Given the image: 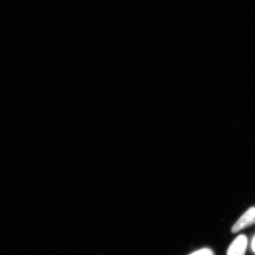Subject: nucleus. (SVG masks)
I'll return each instance as SVG.
<instances>
[{
	"label": "nucleus",
	"mask_w": 255,
	"mask_h": 255,
	"mask_svg": "<svg viewBox=\"0 0 255 255\" xmlns=\"http://www.w3.org/2000/svg\"><path fill=\"white\" fill-rule=\"evenodd\" d=\"M255 224V207H251L242 215L233 226L232 232L234 234L239 232L248 226Z\"/></svg>",
	"instance_id": "obj_1"
},
{
	"label": "nucleus",
	"mask_w": 255,
	"mask_h": 255,
	"mask_svg": "<svg viewBox=\"0 0 255 255\" xmlns=\"http://www.w3.org/2000/svg\"><path fill=\"white\" fill-rule=\"evenodd\" d=\"M248 239L244 235H239L229 247L227 255H245Z\"/></svg>",
	"instance_id": "obj_2"
},
{
	"label": "nucleus",
	"mask_w": 255,
	"mask_h": 255,
	"mask_svg": "<svg viewBox=\"0 0 255 255\" xmlns=\"http://www.w3.org/2000/svg\"><path fill=\"white\" fill-rule=\"evenodd\" d=\"M189 255H215L214 253L209 248H203L202 250L194 252Z\"/></svg>",
	"instance_id": "obj_3"
},
{
	"label": "nucleus",
	"mask_w": 255,
	"mask_h": 255,
	"mask_svg": "<svg viewBox=\"0 0 255 255\" xmlns=\"http://www.w3.org/2000/svg\"><path fill=\"white\" fill-rule=\"evenodd\" d=\"M252 249H253V251L255 254V236L253 239V242H252Z\"/></svg>",
	"instance_id": "obj_4"
}]
</instances>
